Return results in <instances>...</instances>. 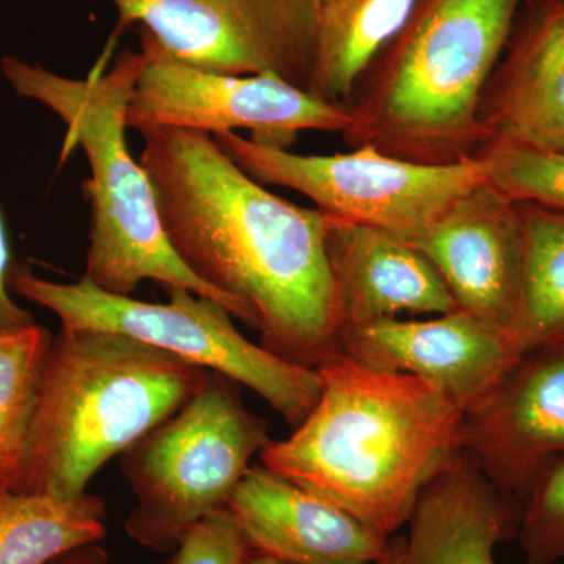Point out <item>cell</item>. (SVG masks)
<instances>
[{
    "mask_svg": "<svg viewBox=\"0 0 564 564\" xmlns=\"http://www.w3.org/2000/svg\"><path fill=\"white\" fill-rule=\"evenodd\" d=\"M269 443V423L245 406L232 380L209 370L181 410L120 456L135 497L126 533L172 554L193 525L229 507Z\"/></svg>",
    "mask_w": 564,
    "mask_h": 564,
    "instance_id": "obj_6",
    "label": "cell"
},
{
    "mask_svg": "<svg viewBox=\"0 0 564 564\" xmlns=\"http://www.w3.org/2000/svg\"><path fill=\"white\" fill-rule=\"evenodd\" d=\"M419 0H315L313 69L307 91L350 107L375 58L402 31Z\"/></svg>",
    "mask_w": 564,
    "mask_h": 564,
    "instance_id": "obj_18",
    "label": "cell"
},
{
    "mask_svg": "<svg viewBox=\"0 0 564 564\" xmlns=\"http://www.w3.org/2000/svg\"><path fill=\"white\" fill-rule=\"evenodd\" d=\"M104 52L85 79H70L7 55L0 69L17 95L43 104L66 124L61 162L82 148L90 165V248L84 276L113 295L131 296L143 281L187 289L225 310L228 303L182 263L166 239L154 188L129 150L128 109L143 66L140 52L124 51L106 70Z\"/></svg>",
    "mask_w": 564,
    "mask_h": 564,
    "instance_id": "obj_4",
    "label": "cell"
},
{
    "mask_svg": "<svg viewBox=\"0 0 564 564\" xmlns=\"http://www.w3.org/2000/svg\"><path fill=\"white\" fill-rule=\"evenodd\" d=\"M508 47L481 101V148L564 152V0L541 6Z\"/></svg>",
    "mask_w": 564,
    "mask_h": 564,
    "instance_id": "obj_16",
    "label": "cell"
},
{
    "mask_svg": "<svg viewBox=\"0 0 564 564\" xmlns=\"http://www.w3.org/2000/svg\"><path fill=\"white\" fill-rule=\"evenodd\" d=\"M106 516V502L96 494L57 499L0 484V564H47L82 545L101 543Z\"/></svg>",
    "mask_w": 564,
    "mask_h": 564,
    "instance_id": "obj_19",
    "label": "cell"
},
{
    "mask_svg": "<svg viewBox=\"0 0 564 564\" xmlns=\"http://www.w3.org/2000/svg\"><path fill=\"white\" fill-rule=\"evenodd\" d=\"M207 372L124 334L62 326L44 369L28 492H87L95 474L181 410Z\"/></svg>",
    "mask_w": 564,
    "mask_h": 564,
    "instance_id": "obj_5",
    "label": "cell"
},
{
    "mask_svg": "<svg viewBox=\"0 0 564 564\" xmlns=\"http://www.w3.org/2000/svg\"><path fill=\"white\" fill-rule=\"evenodd\" d=\"M143 66L128 109V128L141 135L180 129L221 135L247 131L263 147L291 150L300 132L347 131L350 109L322 101L270 74L232 76L177 61L141 31Z\"/></svg>",
    "mask_w": 564,
    "mask_h": 564,
    "instance_id": "obj_9",
    "label": "cell"
},
{
    "mask_svg": "<svg viewBox=\"0 0 564 564\" xmlns=\"http://www.w3.org/2000/svg\"><path fill=\"white\" fill-rule=\"evenodd\" d=\"M521 206L524 274L514 334L527 352L564 347V212Z\"/></svg>",
    "mask_w": 564,
    "mask_h": 564,
    "instance_id": "obj_21",
    "label": "cell"
},
{
    "mask_svg": "<svg viewBox=\"0 0 564 564\" xmlns=\"http://www.w3.org/2000/svg\"><path fill=\"white\" fill-rule=\"evenodd\" d=\"M229 511L252 552L292 564H375L392 538L265 466H251Z\"/></svg>",
    "mask_w": 564,
    "mask_h": 564,
    "instance_id": "obj_14",
    "label": "cell"
},
{
    "mask_svg": "<svg viewBox=\"0 0 564 564\" xmlns=\"http://www.w3.org/2000/svg\"><path fill=\"white\" fill-rule=\"evenodd\" d=\"M9 285L18 296L57 315L62 326L124 334L251 389L292 429L321 397L317 370L284 361L251 343L228 310L187 289L166 288L169 302L147 303L104 292L85 276L66 284L22 267L11 269Z\"/></svg>",
    "mask_w": 564,
    "mask_h": 564,
    "instance_id": "obj_7",
    "label": "cell"
},
{
    "mask_svg": "<svg viewBox=\"0 0 564 564\" xmlns=\"http://www.w3.org/2000/svg\"><path fill=\"white\" fill-rule=\"evenodd\" d=\"M519 514L459 454L419 496L399 564H496L497 544L518 534Z\"/></svg>",
    "mask_w": 564,
    "mask_h": 564,
    "instance_id": "obj_17",
    "label": "cell"
},
{
    "mask_svg": "<svg viewBox=\"0 0 564 564\" xmlns=\"http://www.w3.org/2000/svg\"><path fill=\"white\" fill-rule=\"evenodd\" d=\"M11 269L13 263H11L9 234L0 210V332H14L36 323L33 315L11 296L9 285Z\"/></svg>",
    "mask_w": 564,
    "mask_h": 564,
    "instance_id": "obj_25",
    "label": "cell"
},
{
    "mask_svg": "<svg viewBox=\"0 0 564 564\" xmlns=\"http://www.w3.org/2000/svg\"><path fill=\"white\" fill-rule=\"evenodd\" d=\"M518 538L525 564L564 562V458L527 494Z\"/></svg>",
    "mask_w": 564,
    "mask_h": 564,
    "instance_id": "obj_23",
    "label": "cell"
},
{
    "mask_svg": "<svg viewBox=\"0 0 564 564\" xmlns=\"http://www.w3.org/2000/svg\"><path fill=\"white\" fill-rule=\"evenodd\" d=\"M121 28L141 31L177 61L232 76L270 74L307 90L315 0H109Z\"/></svg>",
    "mask_w": 564,
    "mask_h": 564,
    "instance_id": "obj_10",
    "label": "cell"
},
{
    "mask_svg": "<svg viewBox=\"0 0 564 564\" xmlns=\"http://www.w3.org/2000/svg\"><path fill=\"white\" fill-rule=\"evenodd\" d=\"M251 549L229 508L202 519L155 564H247Z\"/></svg>",
    "mask_w": 564,
    "mask_h": 564,
    "instance_id": "obj_24",
    "label": "cell"
},
{
    "mask_svg": "<svg viewBox=\"0 0 564 564\" xmlns=\"http://www.w3.org/2000/svg\"><path fill=\"white\" fill-rule=\"evenodd\" d=\"M315 370L317 403L291 436L270 440L262 466L392 538L462 454L463 411L413 375L344 355Z\"/></svg>",
    "mask_w": 564,
    "mask_h": 564,
    "instance_id": "obj_2",
    "label": "cell"
},
{
    "mask_svg": "<svg viewBox=\"0 0 564 564\" xmlns=\"http://www.w3.org/2000/svg\"><path fill=\"white\" fill-rule=\"evenodd\" d=\"M477 155L489 184L508 198L564 212V152L486 144Z\"/></svg>",
    "mask_w": 564,
    "mask_h": 564,
    "instance_id": "obj_22",
    "label": "cell"
},
{
    "mask_svg": "<svg viewBox=\"0 0 564 564\" xmlns=\"http://www.w3.org/2000/svg\"><path fill=\"white\" fill-rule=\"evenodd\" d=\"M214 139L259 184L291 188L313 199L315 209L329 217L402 237L422 231L488 181L478 155L451 163H421L373 147L306 155L263 147L236 132Z\"/></svg>",
    "mask_w": 564,
    "mask_h": 564,
    "instance_id": "obj_8",
    "label": "cell"
},
{
    "mask_svg": "<svg viewBox=\"0 0 564 564\" xmlns=\"http://www.w3.org/2000/svg\"><path fill=\"white\" fill-rule=\"evenodd\" d=\"M462 454L505 496L525 499L564 458V347L525 352L463 414Z\"/></svg>",
    "mask_w": 564,
    "mask_h": 564,
    "instance_id": "obj_12",
    "label": "cell"
},
{
    "mask_svg": "<svg viewBox=\"0 0 564 564\" xmlns=\"http://www.w3.org/2000/svg\"><path fill=\"white\" fill-rule=\"evenodd\" d=\"M404 538L392 536L391 549L388 554L375 564H399L400 556H402Z\"/></svg>",
    "mask_w": 564,
    "mask_h": 564,
    "instance_id": "obj_27",
    "label": "cell"
},
{
    "mask_svg": "<svg viewBox=\"0 0 564 564\" xmlns=\"http://www.w3.org/2000/svg\"><path fill=\"white\" fill-rule=\"evenodd\" d=\"M166 239L267 351L318 369L340 355V321L326 236L332 217L252 180L209 133H143Z\"/></svg>",
    "mask_w": 564,
    "mask_h": 564,
    "instance_id": "obj_1",
    "label": "cell"
},
{
    "mask_svg": "<svg viewBox=\"0 0 564 564\" xmlns=\"http://www.w3.org/2000/svg\"><path fill=\"white\" fill-rule=\"evenodd\" d=\"M247 564H292L284 562V560L276 558V556L261 554V552H252Z\"/></svg>",
    "mask_w": 564,
    "mask_h": 564,
    "instance_id": "obj_28",
    "label": "cell"
},
{
    "mask_svg": "<svg viewBox=\"0 0 564 564\" xmlns=\"http://www.w3.org/2000/svg\"><path fill=\"white\" fill-rule=\"evenodd\" d=\"M433 263L456 306L514 333L524 274V215L488 181L404 237Z\"/></svg>",
    "mask_w": 564,
    "mask_h": 564,
    "instance_id": "obj_13",
    "label": "cell"
},
{
    "mask_svg": "<svg viewBox=\"0 0 564 564\" xmlns=\"http://www.w3.org/2000/svg\"><path fill=\"white\" fill-rule=\"evenodd\" d=\"M340 332L345 326L458 310L441 274L410 240L333 218L326 236Z\"/></svg>",
    "mask_w": 564,
    "mask_h": 564,
    "instance_id": "obj_15",
    "label": "cell"
},
{
    "mask_svg": "<svg viewBox=\"0 0 564 564\" xmlns=\"http://www.w3.org/2000/svg\"><path fill=\"white\" fill-rule=\"evenodd\" d=\"M525 0H419L359 82L343 133L421 163L473 158L480 107Z\"/></svg>",
    "mask_w": 564,
    "mask_h": 564,
    "instance_id": "obj_3",
    "label": "cell"
},
{
    "mask_svg": "<svg viewBox=\"0 0 564 564\" xmlns=\"http://www.w3.org/2000/svg\"><path fill=\"white\" fill-rule=\"evenodd\" d=\"M54 336L43 325L0 332V484L28 492L29 448Z\"/></svg>",
    "mask_w": 564,
    "mask_h": 564,
    "instance_id": "obj_20",
    "label": "cell"
},
{
    "mask_svg": "<svg viewBox=\"0 0 564 564\" xmlns=\"http://www.w3.org/2000/svg\"><path fill=\"white\" fill-rule=\"evenodd\" d=\"M47 564H110V555L99 543L82 545Z\"/></svg>",
    "mask_w": 564,
    "mask_h": 564,
    "instance_id": "obj_26",
    "label": "cell"
},
{
    "mask_svg": "<svg viewBox=\"0 0 564 564\" xmlns=\"http://www.w3.org/2000/svg\"><path fill=\"white\" fill-rule=\"evenodd\" d=\"M514 333L456 310L429 321L345 326L340 355L386 372L413 375L463 414L486 399L525 356Z\"/></svg>",
    "mask_w": 564,
    "mask_h": 564,
    "instance_id": "obj_11",
    "label": "cell"
}]
</instances>
